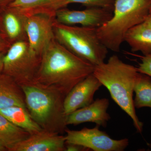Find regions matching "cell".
<instances>
[{
    "label": "cell",
    "instance_id": "cell-1",
    "mask_svg": "<svg viewBox=\"0 0 151 151\" xmlns=\"http://www.w3.org/2000/svg\"><path fill=\"white\" fill-rule=\"evenodd\" d=\"M94 65L53 39L42 52L33 83L53 88L64 96L94 71Z\"/></svg>",
    "mask_w": 151,
    "mask_h": 151
},
{
    "label": "cell",
    "instance_id": "cell-2",
    "mask_svg": "<svg viewBox=\"0 0 151 151\" xmlns=\"http://www.w3.org/2000/svg\"><path fill=\"white\" fill-rule=\"evenodd\" d=\"M93 74L108 89L115 103L130 116L137 132L142 133L143 124L136 114L133 98L135 84L140 74L137 68L113 55L107 62L94 66Z\"/></svg>",
    "mask_w": 151,
    "mask_h": 151
},
{
    "label": "cell",
    "instance_id": "cell-3",
    "mask_svg": "<svg viewBox=\"0 0 151 151\" xmlns=\"http://www.w3.org/2000/svg\"><path fill=\"white\" fill-rule=\"evenodd\" d=\"M26 108L42 129L62 134L67 128L64 108L65 96L53 88L34 83L20 86Z\"/></svg>",
    "mask_w": 151,
    "mask_h": 151
},
{
    "label": "cell",
    "instance_id": "cell-4",
    "mask_svg": "<svg viewBox=\"0 0 151 151\" xmlns=\"http://www.w3.org/2000/svg\"><path fill=\"white\" fill-rule=\"evenodd\" d=\"M151 8V0H115L112 18L97 28L98 37L108 50L119 52L127 32L145 21Z\"/></svg>",
    "mask_w": 151,
    "mask_h": 151
},
{
    "label": "cell",
    "instance_id": "cell-5",
    "mask_svg": "<svg viewBox=\"0 0 151 151\" xmlns=\"http://www.w3.org/2000/svg\"><path fill=\"white\" fill-rule=\"evenodd\" d=\"M97 28L68 25L55 20V38L68 50L95 66L105 62L108 49L100 41Z\"/></svg>",
    "mask_w": 151,
    "mask_h": 151
},
{
    "label": "cell",
    "instance_id": "cell-6",
    "mask_svg": "<svg viewBox=\"0 0 151 151\" xmlns=\"http://www.w3.org/2000/svg\"><path fill=\"white\" fill-rule=\"evenodd\" d=\"M41 57L31 51L27 39L17 41L3 58V73L9 76L20 86L33 83Z\"/></svg>",
    "mask_w": 151,
    "mask_h": 151
},
{
    "label": "cell",
    "instance_id": "cell-7",
    "mask_svg": "<svg viewBox=\"0 0 151 151\" xmlns=\"http://www.w3.org/2000/svg\"><path fill=\"white\" fill-rule=\"evenodd\" d=\"M65 143L79 145L94 151H123L128 147V139H112L97 125L92 129L84 128L79 131L65 130Z\"/></svg>",
    "mask_w": 151,
    "mask_h": 151
},
{
    "label": "cell",
    "instance_id": "cell-8",
    "mask_svg": "<svg viewBox=\"0 0 151 151\" xmlns=\"http://www.w3.org/2000/svg\"><path fill=\"white\" fill-rule=\"evenodd\" d=\"M24 27L31 51L39 57L55 39V18L43 14L23 17Z\"/></svg>",
    "mask_w": 151,
    "mask_h": 151
},
{
    "label": "cell",
    "instance_id": "cell-9",
    "mask_svg": "<svg viewBox=\"0 0 151 151\" xmlns=\"http://www.w3.org/2000/svg\"><path fill=\"white\" fill-rule=\"evenodd\" d=\"M113 12L100 8H87L83 10H72L63 8L57 12V22L68 25L80 24L81 26L98 28L105 24L113 16Z\"/></svg>",
    "mask_w": 151,
    "mask_h": 151
},
{
    "label": "cell",
    "instance_id": "cell-10",
    "mask_svg": "<svg viewBox=\"0 0 151 151\" xmlns=\"http://www.w3.org/2000/svg\"><path fill=\"white\" fill-rule=\"evenodd\" d=\"M102 86V84L93 73L76 84L64 99L65 114L68 116L91 104L94 101L95 92Z\"/></svg>",
    "mask_w": 151,
    "mask_h": 151
},
{
    "label": "cell",
    "instance_id": "cell-11",
    "mask_svg": "<svg viewBox=\"0 0 151 151\" xmlns=\"http://www.w3.org/2000/svg\"><path fill=\"white\" fill-rule=\"evenodd\" d=\"M65 136L42 129L19 143L13 151H65Z\"/></svg>",
    "mask_w": 151,
    "mask_h": 151
},
{
    "label": "cell",
    "instance_id": "cell-12",
    "mask_svg": "<svg viewBox=\"0 0 151 151\" xmlns=\"http://www.w3.org/2000/svg\"><path fill=\"white\" fill-rule=\"evenodd\" d=\"M109 101L107 98L97 99L90 105L76 110L68 115L67 125H77L85 123H95L105 127L111 119L107 112Z\"/></svg>",
    "mask_w": 151,
    "mask_h": 151
},
{
    "label": "cell",
    "instance_id": "cell-13",
    "mask_svg": "<svg viewBox=\"0 0 151 151\" xmlns=\"http://www.w3.org/2000/svg\"><path fill=\"white\" fill-rule=\"evenodd\" d=\"M66 6L65 0H14L9 8L23 17L43 14L55 18L57 12Z\"/></svg>",
    "mask_w": 151,
    "mask_h": 151
},
{
    "label": "cell",
    "instance_id": "cell-14",
    "mask_svg": "<svg viewBox=\"0 0 151 151\" xmlns=\"http://www.w3.org/2000/svg\"><path fill=\"white\" fill-rule=\"evenodd\" d=\"M19 106L26 108L21 86L9 76L0 73V109Z\"/></svg>",
    "mask_w": 151,
    "mask_h": 151
},
{
    "label": "cell",
    "instance_id": "cell-15",
    "mask_svg": "<svg viewBox=\"0 0 151 151\" xmlns=\"http://www.w3.org/2000/svg\"><path fill=\"white\" fill-rule=\"evenodd\" d=\"M126 42L133 52L144 55L151 54V28L145 22L130 29L125 35Z\"/></svg>",
    "mask_w": 151,
    "mask_h": 151
},
{
    "label": "cell",
    "instance_id": "cell-16",
    "mask_svg": "<svg viewBox=\"0 0 151 151\" xmlns=\"http://www.w3.org/2000/svg\"><path fill=\"white\" fill-rule=\"evenodd\" d=\"M0 113L14 125L32 134L42 130L33 119L27 108L14 106L0 109Z\"/></svg>",
    "mask_w": 151,
    "mask_h": 151
},
{
    "label": "cell",
    "instance_id": "cell-17",
    "mask_svg": "<svg viewBox=\"0 0 151 151\" xmlns=\"http://www.w3.org/2000/svg\"><path fill=\"white\" fill-rule=\"evenodd\" d=\"M30 135L0 113V144L7 151H13L19 143L27 139Z\"/></svg>",
    "mask_w": 151,
    "mask_h": 151
},
{
    "label": "cell",
    "instance_id": "cell-18",
    "mask_svg": "<svg viewBox=\"0 0 151 151\" xmlns=\"http://www.w3.org/2000/svg\"><path fill=\"white\" fill-rule=\"evenodd\" d=\"M135 108L148 107L151 108V78L150 76L140 73L134 88Z\"/></svg>",
    "mask_w": 151,
    "mask_h": 151
},
{
    "label": "cell",
    "instance_id": "cell-19",
    "mask_svg": "<svg viewBox=\"0 0 151 151\" xmlns=\"http://www.w3.org/2000/svg\"><path fill=\"white\" fill-rule=\"evenodd\" d=\"M5 15L4 18L6 33L11 39L22 40L20 38L23 35V34H26L24 27L23 17L11 9Z\"/></svg>",
    "mask_w": 151,
    "mask_h": 151
},
{
    "label": "cell",
    "instance_id": "cell-20",
    "mask_svg": "<svg viewBox=\"0 0 151 151\" xmlns=\"http://www.w3.org/2000/svg\"><path fill=\"white\" fill-rule=\"evenodd\" d=\"M115 0H65L66 6L73 3L80 4L87 8H100L113 12Z\"/></svg>",
    "mask_w": 151,
    "mask_h": 151
},
{
    "label": "cell",
    "instance_id": "cell-21",
    "mask_svg": "<svg viewBox=\"0 0 151 151\" xmlns=\"http://www.w3.org/2000/svg\"><path fill=\"white\" fill-rule=\"evenodd\" d=\"M137 68L139 73L151 77V54L144 55L141 58V62Z\"/></svg>",
    "mask_w": 151,
    "mask_h": 151
},
{
    "label": "cell",
    "instance_id": "cell-22",
    "mask_svg": "<svg viewBox=\"0 0 151 151\" xmlns=\"http://www.w3.org/2000/svg\"><path fill=\"white\" fill-rule=\"evenodd\" d=\"M89 150L87 148L74 144H65V151H89Z\"/></svg>",
    "mask_w": 151,
    "mask_h": 151
},
{
    "label": "cell",
    "instance_id": "cell-23",
    "mask_svg": "<svg viewBox=\"0 0 151 151\" xmlns=\"http://www.w3.org/2000/svg\"><path fill=\"white\" fill-rule=\"evenodd\" d=\"M7 44L2 39H0V52H3L4 50L6 47Z\"/></svg>",
    "mask_w": 151,
    "mask_h": 151
},
{
    "label": "cell",
    "instance_id": "cell-24",
    "mask_svg": "<svg viewBox=\"0 0 151 151\" xmlns=\"http://www.w3.org/2000/svg\"><path fill=\"white\" fill-rule=\"evenodd\" d=\"M4 55L3 52H0V73H3V58Z\"/></svg>",
    "mask_w": 151,
    "mask_h": 151
},
{
    "label": "cell",
    "instance_id": "cell-25",
    "mask_svg": "<svg viewBox=\"0 0 151 151\" xmlns=\"http://www.w3.org/2000/svg\"><path fill=\"white\" fill-rule=\"evenodd\" d=\"M151 28V14H150L144 22Z\"/></svg>",
    "mask_w": 151,
    "mask_h": 151
},
{
    "label": "cell",
    "instance_id": "cell-26",
    "mask_svg": "<svg viewBox=\"0 0 151 151\" xmlns=\"http://www.w3.org/2000/svg\"><path fill=\"white\" fill-rule=\"evenodd\" d=\"M7 151L0 144V151Z\"/></svg>",
    "mask_w": 151,
    "mask_h": 151
},
{
    "label": "cell",
    "instance_id": "cell-27",
    "mask_svg": "<svg viewBox=\"0 0 151 151\" xmlns=\"http://www.w3.org/2000/svg\"><path fill=\"white\" fill-rule=\"evenodd\" d=\"M2 34L1 32V31H0V39H2Z\"/></svg>",
    "mask_w": 151,
    "mask_h": 151
},
{
    "label": "cell",
    "instance_id": "cell-28",
    "mask_svg": "<svg viewBox=\"0 0 151 151\" xmlns=\"http://www.w3.org/2000/svg\"><path fill=\"white\" fill-rule=\"evenodd\" d=\"M148 145L149 146V147H150V148L151 150V142L150 143V144H148Z\"/></svg>",
    "mask_w": 151,
    "mask_h": 151
},
{
    "label": "cell",
    "instance_id": "cell-29",
    "mask_svg": "<svg viewBox=\"0 0 151 151\" xmlns=\"http://www.w3.org/2000/svg\"><path fill=\"white\" fill-rule=\"evenodd\" d=\"M150 14H151V8L150 9Z\"/></svg>",
    "mask_w": 151,
    "mask_h": 151
}]
</instances>
